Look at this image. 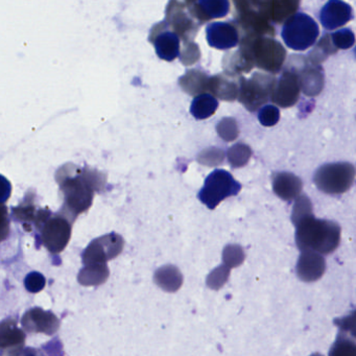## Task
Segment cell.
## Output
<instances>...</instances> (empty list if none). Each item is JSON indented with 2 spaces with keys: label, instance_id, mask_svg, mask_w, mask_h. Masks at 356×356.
I'll list each match as a JSON object with an SVG mask.
<instances>
[{
  "label": "cell",
  "instance_id": "obj_17",
  "mask_svg": "<svg viewBox=\"0 0 356 356\" xmlns=\"http://www.w3.org/2000/svg\"><path fill=\"white\" fill-rule=\"evenodd\" d=\"M1 337V348L8 350L9 356L17 355L24 351V343H26V333L18 328L16 322L12 318L6 320L1 324L0 330Z\"/></svg>",
  "mask_w": 356,
  "mask_h": 356
},
{
  "label": "cell",
  "instance_id": "obj_12",
  "mask_svg": "<svg viewBox=\"0 0 356 356\" xmlns=\"http://www.w3.org/2000/svg\"><path fill=\"white\" fill-rule=\"evenodd\" d=\"M300 88L299 76L291 70H285L275 83L272 101L282 108L291 107L299 99Z\"/></svg>",
  "mask_w": 356,
  "mask_h": 356
},
{
  "label": "cell",
  "instance_id": "obj_27",
  "mask_svg": "<svg viewBox=\"0 0 356 356\" xmlns=\"http://www.w3.org/2000/svg\"><path fill=\"white\" fill-rule=\"evenodd\" d=\"M329 356H356L355 341L346 337L343 333H339L329 351Z\"/></svg>",
  "mask_w": 356,
  "mask_h": 356
},
{
  "label": "cell",
  "instance_id": "obj_15",
  "mask_svg": "<svg viewBox=\"0 0 356 356\" xmlns=\"http://www.w3.org/2000/svg\"><path fill=\"white\" fill-rule=\"evenodd\" d=\"M353 18L352 8L341 0H330L320 12V22L326 30L341 28Z\"/></svg>",
  "mask_w": 356,
  "mask_h": 356
},
{
  "label": "cell",
  "instance_id": "obj_28",
  "mask_svg": "<svg viewBox=\"0 0 356 356\" xmlns=\"http://www.w3.org/2000/svg\"><path fill=\"white\" fill-rule=\"evenodd\" d=\"M251 154V149L248 145L237 143L229 149L227 156H228L229 163L231 164V166L233 168H237L248 163Z\"/></svg>",
  "mask_w": 356,
  "mask_h": 356
},
{
  "label": "cell",
  "instance_id": "obj_11",
  "mask_svg": "<svg viewBox=\"0 0 356 356\" xmlns=\"http://www.w3.org/2000/svg\"><path fill=\"white\" fill-rule=\"evenodd\" d=\"M149 40L155 47L160 59L172 62L180 56V37L170 30L168 22L156 24L152 30Z\"/></svg>",
  "mask_w": 356,
  "mask_h": 356
},
{
  "label": "cell",
  "instance_id": "obj_30",
  "mask_svg": "<svg viewBox=\"0 0 356 356\" xmlns=\"http://www.w3.org/2000/svg\"><path fill=\"white\" fill-rule=\"evenodd\" d=\"M218 135L220 138L226 141L235 140L238 136V128L236 122L233 118H224L218 122L216 127Z\"/></svg>",
  "mask_w": 356,
  "mask_h": 356
},
{
  "label": "cell",
  "instance_id": "obj_23",
  "mask_svg": "<svg viewBox=\"0 0 356 356\" xmlns=\"http://www.w3.org/2000/svg\"><path fill=\"white\" fill-rule=\"evenodd\" d=\"M109 277L107 264L85 266L79 274V282L85 286H97L106 282Z\"/></svg>",
  "mask_w": 356,
  "mask_h": 356
},
{
  "label": "cell",
  "instance_id": "obj_18",
  "mask_svg": "<svg viewBox=\"0 0 356 356\" xmlns=\"http://www.w3.org/2000/svg\"><path fill=\"white\" fill-rule=\"evenodd\" d=\"M325 260L321 254L312 251L302 252L297 264L298 276L303 281H316L324 274Z\"/></svg>",
  "mask_w": 356,
  "mask_h": 356
},
{
  "label": "cell",
  "instance_id": "obj_33",
  "mask_svg": "<svg viewBox=\"0 0 356 356\" xmlns=\"http://www.w3.org/2000/svg\"><path fill=\"white\" fill-rule=\"evenodd\" d=\"M180 58L185 65L195 64L200 58L199 47L193 42L185 43L184 51L181 54Z\"/></svg>",
  "mask_w": 356,
  "mask_h": 356
},
{
  "label": "cell",
  "instance_id": "obj_13",
  "mask_svg": "<svg viewBox=\"0 0 356 356\" xmlns=\"http://www.w3.org/2000/svg\"><path fill=\"white\" fill-rule=\"evenodd\" d=\"M22 324L29 333H45L47 335H53L59 329L60 321L53 312L35 307L24 314Z\"/></svg>",
  "mask_w": 356,
  "mask_h": 356
},
{
  "label": "cell",
  "instance_id": "obj_32",
  "mask_svg": "<svg viewBox=\"0 0 356 356\" xmlns=\"http://www.w3.org/2000/svg\"><path fill=\"white\" fill-rule=\"evenodd\" d=\"M45 284H47L45 277L39 272L30 273L24 279V286L30 293H39L44 289Z\"/></svg>",
  "mask_w": 356,
  "mask_h": 356
},
{
  "label": "cell",
  "instance_id": "obj_16",
  "mask_svg": "<svg viewBox=\"0 0 356 356\" xmlns=\"http://www.w3.org/2000/svg\"><path fill=\"white\" fill-rule=\"evenodd\" d=\"M189 12L200 24L214 18L225 17L229 13L230 3L227 0H202L186 3Z\"/></svg>",
  "mask_w": 356,
  "mask_h": 356
},
{
  "label": "cell",
  "instance_id": "obj_14",
  "mask_svg": "<svg viewBox=\"0 0 356 356\" xmlns=\"http://www.w3.org/2000/svg\"><path fill=\"white\" fill-rule=\"evenodd\" d=\"M207 41L214 49H233L239 43L238 31L231 22H213L206 29Z\"/></svg>",
  "mask_w": 356,
  "mask_h": 356
},
{
  "label": "cell",
  "instance_id": "obj_36",
  "mask_svg": "<svg viewBox=\"0 0 356 356\" xmlns=\"http://www.w3.org/2000/svg\"><path fill=\"white\" fill-rule=\"evenodd\" d=\"M312 356H322V355H321V354L316 353V354H312Z\"/></svg>",
  "mask_w": 356,
  "mask_h": 356
},
{
  "label": "cell",
  "instance_id": "obj_1",
  "mask_svg": "<svg viewBox=\"0 0 356 356\" xmlns=\"http://www.w3.org/2000/svg\"><path fill=\"white\" fill-rule=\"evenodd\" d=\"M296 243L304 251L326 255L334 251L341 241V227L334 222L318 220L312 211L309 199L302 195L293 206Z\"/></svg>",
  "mask_w": 356,
  "mask_h": 356
},
{
  "label": "cell",
  "instance_id": "obj_25",
  "mask_svg": "<svg viewBox=\"0 0 356 356\" xmlns=\"http://www.w3.org/2000/svg\"><path fill=\"white\" fill-rule=\"evenodd\" d=\"M300 84H301L302 90L307 95H316L323 89V83L324 78L321 74L320 70H316L314 68L309 70H305L303 76H299Z\"/></svg>",
  "mask_w": 356,
  "mask_h": 356
},
{
  "label": "cell",
  "instance_id": "obj_19",
  "mask_svg": "<svg viewBox=\"0 0 356 356\" xmlns=\"http://www.w3.org/2000/svg\"><path fill=\"white\" fill-rule=\"evenodd\" d=\"M274 193L284 201L297 199L302 191V181L291 172H278L273 178Z\"/></svg>",
  "mask_w": 356,
  "mask_h": 356
},
{
  "label": "cell",
  "instance_id": "obj_7",
  "mask_svg": "<svg viewBox=\"0 0 356 356\" xmlns=\"http://www.w3.org/2000/svg\"><path fill=\"white\" fill-rule=\"evenodd\" d=\"M275 79L270 76L255 74L247 80L241 78L238 99L250 111L258 109L262 104L272 99Z\"/></svg>",
  "mask_w": 356,
  "mask_h": 356
},
{
  "label": "cell",
  "instance_id": "obj_5",
  "mask_svg": "<svg viewBox=\"0 0 356 356\" xmlns=\"http://www.w3.org/2000/svg\"><path fill=\"white\" fill-rule=\"evenodd\" d=\"M355 180V168L349 162L324 164L316 170L314 181L316 187L328 195L346 193Z\"/></svg>",
  "mask_w": 356,
  "mask_h": 356
},
{
  "label": "cell",
  "instance_id": "obj_31",
  "mask_svg": "<svg viewBox=\"0 0 356 356\" xmlns=\"http://www.w3.org/2000/svg\"><path fill=\"white\" fill-rule=\"evenodd\" d=\"M258 120L264 127H273L280 120V111L276 106L266 105L260 109Z\"/></svg>",
  "mask_w": 356,
  "mask_h": 356
},
{
  "label": "cell",
  "instance_id": "obj_22",
  "mask_svg": "<svg viewBox=\"0 0 356 356\" xmlns=\"http://www.w3.org/2000/svg\"><path fill=\"white\" fill-rule=\"evenodd\" d=\"M156 284L159 285L166 291H178L183 282V277L180 270L174 266H162L156 272Z\"/></svg>",
  "mask_w": 356,
  "mask_h": 356
},
{
  "label": "cell",
  "instance_id": "obj_3",
  "mask_svg": "<svg viewBox=\"0 0 356 356\" xmlns=\"http://www.w3.org/2000/svg\"><path fill=\"white\" fill-rule=\"evenodd\" d=\"M241 54L258 68L276 74L282 67L285 60V49L274 39L258 36L243 38Z\"/></svg>",
  "mask_w": 356,
  "mask_h": 356
},
{
  "label": "cell",
  "instance_id": "obj_8",
  "mask_svg": "<svg viewBox=\"0 0 356 356\" xmlns=\"http://www.w3.org/2000/svg\"><path fill=\"white\" fill-rule=\"evenodd\" d=\"M41 243L51 253L59 254L65 249L72 236V222L63 213L51 214L40 230Z\"/></svg>",
  "mask_w": 356,
  "mask_h": 356
},
{
  "label": "cell",
  "instance_id": "obj_20",
  "mask_svg": "<svg viewBox=\"0 0 356 356\" xmlns=\"http://www.w3.org/2000/svg\"><path fill=\"white\" fill-rule=\"evenodd\" d=\"M233 76L218 74L210 78L209 91L218 99L234 101L239 95V85L232 80Z\"/></svg>",
  "mask_w": 356,
  "mask_h": 356
},
{
  "label": "cell",
  "instance_id": "obj_9",
  "mask_svg": "<svg viewBox=\"0 0 356 356\" xmlns=\"http://www.w3.org/2000/svg\"><path fill=\"white\" fill-rule=\"evenodd\" d=\"M124 245V239L116 233L104 235L89 243L83 252V262L85 266L107 264L122 253Z\"/></svg>",
  "mask_w": 356,
  "mask_h": 356
},
{
  "label": "cell",
  "instance_id": "obj_10",
  "mask_svg": "<svg viewBox=\"0 0 356 356\" xmlns=\"http://www.w3.org/2000/svg\"><path fill=\"white\" fill-rule=\"evenodd\" d=\"M166 22L185 43L193 42L200 24L189 12L186 3L172 1L166 10Z\"/></svg>",
  "mask_w": 356,
  "mask_h": 356
},
{
  "label": "cell",
  "instance_id": "obj_37",
  "mask_svg": "<svg viewBox=\"0 0 356 356\" xmlns=\"http://www.w3.org/2000/svg\"><path fill=\"white\" fill-rule=\"evenodd\" d=\"M355 54H356V47H355Z\"/></svg>",
  "mask_w": 356,
  "mask_h": 356
},
{
  "label": "cell",
  "instance_id": "obj_24",
  "mask_svg": "<svg viewBox=\"0 0 356 356\" xmlns=\"http://www.w3.org/2000/svg\"><path fill=\"white\" fill-rule=\"evenodd\" d=\"M218 108V101L209 93L195 97L191 106V113L195 120H207L216 113Z\"/></svg>",
  "mask_w": 356,
  "mask_h": 356
},
{
  "label": "cell",
  "instance_id": "obj_34",
  "mask_svg": "<svg viewBox=\"0 0 356 356\" xmlns=\"http://www.w3.org/2000/svg\"><path fill=\"white\" fill-rule=\"evenodd\" d=\"M335 325L339 327L341 332H347L356 339V310L352 312L350 316L345 318L335 320Z\"/></svg>",
  "mask_w": 356,
  "mask_h": 356
},
{
  "label": "cell",
  "instance_id": "obj_29",
  "mask_svg": "<svg viewBox=\"0 0 356 356\" xmlns=\"http://www.w3.org/2000/svg\"><path fill=\"white\" fill-rule=\"evenodd\" d=\"M333 47L337 49H348L353 47L355 35L350 29H343L331 35Z\"/></svg>",
  "mask_w": 356,
  "mask_h": 356
},
{
  "label": "cell",
  "instance_id": "obj_6",
  "mask_svg": "<svg viewBox=\"0 0 356 356\" xmlns=\"http://www.w3.org/2000/svg\"><path fill=\"white\" fill-rule=\"evenodd\" d=\"M241 185L233 178L230 172L216 170L205 180L203 188L200 191L199 199L209 209H214L227 197L238 195Z\"/></svg>",
  "mask_w": 356,
  "mask_h": 356
},
{
  "label": "cell",
  "instance_id": "obj_4",
  "mask_svg": "<svg viewBox=\"0 0 356 356\" xmlns=\"http://www.w3.org/2000/svg\"><path fill=\"white\" fill-rule=\"evenodd\" d=\"M318 35L320 29L316 22L307 14L301 12L287 18L281 32L285 44L289 49L299 51L312 47L316 43Z\"/></svg>",
  "mask_w": 356,
  "mask_h": 356
},
{
  "label": "cell",
  "instance_id": "obj_35",
  "mask_svg": "<svg viewBox=\"0 0 356 356\" xmlns=\"http://www.w3.org/2000/svg\"><path fill=\"white\" fill-rule=\"evenodd\" d=\"M19 356H41V354L38 350L32 349V348H28V349H24V351L20 353Z\"/></svg>",
  "mask_w": 356,
  "mask_h": 356
},
{
  "label": "cell",
  "instance_id": "obj_26",
  "mask_svg": "<svg viewBox=\"0 0 356 356\" xmlns=\"http://www.w3.org/2000/svg\"><path fill=\"white\" fill-rule=\"evenodd\" d=\"M38 211L39 209H37L33 202L24 201L18 207L13 208V216L16 220L24 222V228H26V226L35 225Z\"/></svg>",
  "mask_w": 356,
  "mask_h": 356
},
{
  "label": "cell",
  "instance_id": "obj_2",
  "mask_svg": "<svg viewBox=\"0 0 356 356\" xmlns=\"http://www.w3.org/2000/svg\"><path fill=\"white\" fill-rule=\"evenodd\" d=\"M56 180L64 195L63 211H67L72 220L90 208L95 191L104 183L97 170L74 164H66L58 170Z\"/></svg>",
  "mask_w": 356,
  "mask_h": 356
},
{
  "label": "cell",
  "instance_id": "obj_21",
  "mask_svg": "<svg viewBox=\"0 0 356 356\" xmlns=\"http://www.w3.org/2000/svg\"><path fill=\"white\" fill-rule=\"evenodd\" d=\"M209 82L210 78H208L207 74L197 70H188L185 76L179 80L183 90L195 97L205 95L206 91H209Z\"/></svg>",
  "mask_w": 356,
  "mask_h": 356
}]
</instances>
